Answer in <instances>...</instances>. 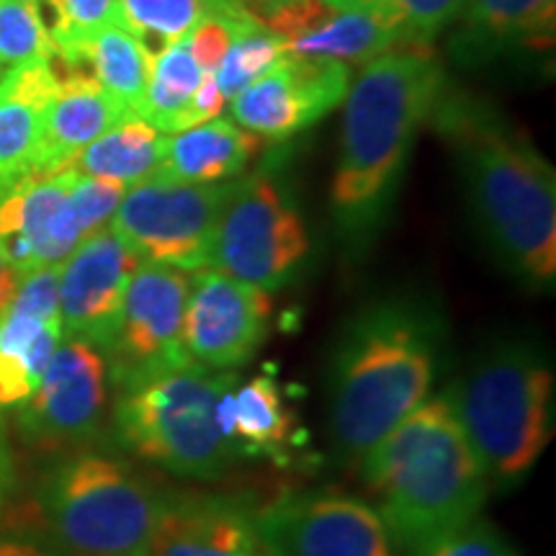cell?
Returning <instances> with one entry per match:
<instances>
[{
  "label": "cell",
  "mask_w": 556,
  "mask_h": 556,
  "mask_svg": "<svg viewBox=\"0 0 556 556\" xmlns=\"http://www.w3.org/2000/svg\"><path fill=\"white\" fill-rule=\"evenodd\" d=\"M18 471H16V456H13L11 446V430L5 409H0V510L9 503L13 492H16Z\"/></svg>",
  "instance_id": "obj_34"
},
{
  "label": "cell",
  "mask_w": 556,
  "mask_h": 556,
  "mask_svg": "<svg viewBox=\"0 0 556 556\" xmlns=\"http://www.w3.org/2000/svg\"><path fill=\"white\" fill-rule=\"evenodd\" d=\"M464 0H379V9L397 26L405 47H430L462 13Z\"/></svg>",
  "instance_id": "obj_32"
},
{
  "label": "cell",
  "mask_w": 556,
  "mask_h": 556,
  "mask_svg": "<svg viewBox=\"0 0 556 556\" xmlns=\"http://www.w3.org/2000/svg\"><path fill=\"white\" fill-rule=\"evenodd\" d=\"M54 70H58L60 88L47 109L45 127H41L37 157H34L37 176L67 170L75 157L103 131H109L127 116H135L119 101L111 99L106 90L83 70H65L58 65Z\"/></svg>",
  "instance_id": "obj_21"
},
{
  "label": "cell",
  "mask_w": 556,
  "mask_h": 556,
  "mask_svg": "<svg viewBox=\"0 0 556 556\" xmlns=\"http://www.w3.org/2000/svg\"><path fill=\"white\" fill-rule=\"evenodd\" d=\"M281 39L287 58L312 62H371L405 50L397 26L377 9H338L328 0H283L258 13Z\"/></svg>",
  "instance_id": "obj_16"
},
{
  "label": "cell",
  "mask_w": 556,
  "mask_h": 556,
  "mask_svg": "<svg viewBox=\"0 0 556 556\" xmlns=\"http://www.w3.org/2000/svg\"><path fill=\"white\" fill-rule=\"evenodd\" d=\"M152 60L155 54L142 41L122 26L111 24L83 41L73 58L54 60V65L88 73L111 99L119 101L129 114L137 116L148 93Z\"/></svg>",
  "instance_id": "obj_25"
},
{
  "label": "cell",
  "mask_w": 556,
  "mask_h": 556,
  "mask_svg": "<svg viewBox=\"0 0 556 556\" xmlns=\"http://www.w3.org/2000/svg\"><path fill=\"white\" fill-rule=\"evenodd\" d=\"M268 556H400L379 510L343 492H291L250 513Z\"/></svg>",
  "instance_id": "obj_10"
},
{
  "label": "cell",
  "mask_w": 556,
  "mask_h": 556,
  "mask_svg": "<svg viewBox=\"0 0 556 556\" xmlns=\"http://www.w3.org/2000/svg\"><path fill=\"white\" fill-rule=\"evenodd\" d=\"M235 384V371H208L197 361L129 381L111 409L116 441L176 477L217 479L238 458L217 420L222 394Z\"/></svg>",
  "instance_id": "obj_6"
},
{
  "label": "cell",
  "mask_w": 556,
  "mask_h": 556,
  "mask_svg": "<svg viewBox=\"0 0 556 556\" xmlns=\"http://www.w3.org/2000/svg\"><path fill=\"white\" fill-rule=\"evenodd\" d=\"M109 394L106 356L83 340L62 338L39 387L16 407V428L37 451L88 446L106 420Z\"/></svg>",
  "instance_id": "obj_11"
},
{
  "label": "cell",
  "mask_w": 556,
  "mask_h": 556,
  "mask_svg": "<svg viewBox=\"0 0 556 556\" xmlns=\"http://www.w3.org/2000/svg\"><path fill=\"white\" fill-rule=\"evenodd\" d=\"M451 52L484 65L513 54H544L554 47L556 0H464Z\"/></svg>",
  "instance_id": "obj_19"
},
{
  "label": "cell",
  "mask_w": 556,
  "mask_h": 556,
  "mask_svg": "<svg viewBox=\"0 0 556 556\" xmlns=\"http://www.w3.org/2000/svg\"><path fill=\"white\" fill-rule=\"evenodd\" d=\"M443 90V67L428 47L379 54L348 88L330 212L351 253H366L387 227L417 131Z\"/></svg>",
  "instance_id": "obj_3"
},
{
  "label": "cell",
  "mask_w": 556,
  "mask_h": 556,
  "mask_svg": "<svg viewBox=\"0 0 556 556\" xmlns=\"http://www.w3.org/2000/svg\"><path fill=\"white\" fill-rule=\"evenodd\" d=\"M191 274L180 268L139 263L124 296L114 338L103 351L111 387L189 364L184 315Z\"/></svg>",
  "instance_id": "obj_12"
},
{
  "label": "cell",
  "mask_w": 556,
  "mask_h": 556,
  "mask_svg": "<svg viewBox=\"0 0 556 556\" xmlns=\"http://www.w3.org/2000/svg\"><path fill=\"white\" fill-rule=\"evenodd\" d=\"M242 3H248V5H250V3H255V0H242Z\"/></svg>",
  "instance_id": "obj_40"
},
{
  "label": "cell",
  "mask_w": 556,
  "mask_h": 556,
  "mask_svg": "<svg viewBox=\"0 0 556 556\" xmlns=\"http://www.w3.org/2000/svg\"><path fill=\"white\" fill-rule=\"evenodd\" d=\"M3 75H5V67H3V65H0V78H3Z\"/></svg>",
  "instance_id": "obj_39"
},
{
  "label": "cell",
  "mask_w": 556,
  "mask_h": 556,
  "mask_svg": "<svg viewBox=\"0 0 556 556\" xmlns=\"http://www.w3.org/2000/svg\"><path fill=\"white\" fill-rule=\"evenodd\" d=\"M443 392L492 490L523 484L554 435L556 377L546 348L500 338L477 351Z\"/></svg>",
  "instance_id": "obj_5"
},
{
  "label": "cell",
  "mask_w": 556,
  "mask_h": 556,
  "mask_svg": "<svg viewBox=\"0 0 556 556\" xmlns=\"http://www.w3.org/2000/svg\"><path fill=\"white\" fill-rule=\"evenodd\" d=\"M165 503L129 458L93 446L54 458L39 484L41 516L73 556H144Z\"/></svg>",
  "instance_id": "obj_7"
},
{
  "label": "cell",
  "mask_w": 556,
  "mask_h": 556,
  "mask_svg": "<svg viewBox=\"0 0 556 556\" xmlns=\"http://www.w3.org/2000/svg\"><path fill=\"white\" fill-rule=\"evenodd\" d=\"M407 556H520L510 539L490 520L477 516L469 523L430 536L407 548Z\"/></svg>",
  "instance_id": "obj_33"
},
{
  "label": "cell",
  "mask_w": 556,
  "mask_h": 556,
  "mask_svg": "<svg viewBox=\"0 0 556 556\" xmlns=\"http://www.w3.org/2000/svg\"><path fill=\"white\" fill-rule=\"evenodd\" d=\"M312 253L307 222L268 170L235 180L214 229L208 268L263 291L289 287Z\"/></svg>",
  "instance_id": "obj_8"
},
{
  "label": "cell",
  "mask_w": 556,
  "mask_h": 556,
  "mask_svg": "<svg viewBox=\"0 0 556 556\" xmlns=\"http://www.w3.org/2000/svg\"><path fill=\"white\" fill-rule=\"evenodd\" d=\"M348 88V65L283 58L229 103L238 127L255 137L283 142L340 106Z\"/></svg>",
  "instance_id": "obj_15"
},
{
  "label": "cell",
  "mask_w": 556,
  "mask_h": 556,
  "mask_svg": "<svg viewBox=\"0 0 556 556\" xmlns=\"http://www.w3.org/2000/svg\"><path fill=\"white\" fill-rule=\"evenodd\" d=\"M232 186L235 180L212 186L186 184L157 170L124 191L109 227L142 263L193 274L208 268L214 229Z\"/></svg>",
  "instance_id": "obj_9"
},
{
  "label": "cell",
  "mask_w": 556,
  "mask_h": 556,
  "mask_svg": "<svg viewBox=\"0 0 556 556\" xmlns=\"http://www.w3.org/2000/svg\"><path fill=\"white\" fill-rule=\"evenodd\" d=\"M446 343V315L420 291H389L345 319L328 368L330 435L340 456L361 462L433 394Z\"/></svg>",
  "instance_id": "obj_2"
},
{
  "label": "cell",
  "mask_w": 556,
  "mask_h": 556,
  "mask_svg": "<svg viewBox=\"0 0 556 556\" xmlns=\"http://www.w3.org/2000/svg\"><path fill=\"white\" fill-rule=\"evenodd\" d=\"M60 343V266L37 268L18 278L0 315V409L31 397Z\"/></svg>",
  "instance_id": "obj_18"
},
{
  "label": "cell",
  "mask_w": 556,
  "mask_h": 556,
  "mask_svg": "<svg viewBox=\"0 0 556 556\" xmlns=\"http://www.w3.org/2000/svg\"><path fill=\"white\" fill-rule=\"evenodd\" d=\"M204 75L208 73L193 60L186 39L160 50L152 60L148 93L137 116L152 124L160 135H178L191 129V106Z\"/></svg>",
  "instance_id": "obj_27"
},
{
  "label": "cell",
  "mask_w": 556,
  "mask_h": 556,
  "mask_svg": "<svg viewBox=\"0 0 556 556\" xmlns=\"http://www.w3.org/2000/svg\"><path fill=\"white\" fill-rule=\"evenodd\" d=\"M54 47L41 0H0V65L52 60Z\"/></svg>",
  "instance_id": "obj_30"
},
{
  "label": "cell",
  "mask_w": 556,
  "mask_h": 556,
  "mask_svg": "<svg viewBox=\"0 0 556 556\" xmlns=\"http://www.w3.org/2000/svg\"><path fill=\"white\" fill-rule=\"evenodd\" d=\"M18 274L16 268L11 266L9 258L3 255V250H0V315H3V309L9 307L13 291H16V283H18Z\"/></svg>",
  "instance_id": "obj_36"
},
{
  "label": "cell",
  "mask_w": 556,
  "mask_h": 556,
  "mask_svg": "<svg viewBox=\"0 0 556 556\" xmlns=\"http://www.w3.org/2000/svg\"><path fill=\"white\" fill-rule=\"evenodd\" d=\"M0 556H58V552L29 533L0 531Z\"/></svg>",
  "instance_id": "obj_35"
},
{
  "label": "cell",
  "mask_w": 556,
  "mask_h": 556,
  "mask_svg": "<svg viewBox=\"0 0 556 556\" xmlns=\"http://www.w3.org/2000/svg\"><path fill=\"white\" fill-rule=\"evenodd\" d=\"M73 176V168L31 176L0 199V250L18 276L60 266L90 238L70 199Z\"/></svg>",
  "instance_id": "obj_17"
},
{
  "label": "cell",
  "mask_w": 556,
  "mask_h": 556,
  "mask_svg": "<svg viewBox=\"0 0 556 556\" xmlns=\"http://www.w3.org/2000/svg\"><path fill=\"white\" fill-rule=\"evenodd\" d=\"M50 13V39L54 60H67L86 39L103 26L116 24V0H41Z\"/></svg>",
  "instance_id": "obj_31"
},
{
  "label": "cell",
  "mask_w": 556,
  "mask_h": 556,
  "mask_svg": "<svg viewBox=\"0 0 556 556\" xmlns=\"http://www.w3.org/2000/svg\"><path fill=\"white\" fill-rule=\"evenodd\" d=\"M222 435L238 454L281 456L294 438V413L274 377L261 374L222 394L217 407Z\"/></svg>",
  "instance_id": "obj_24"
},
{
  "label": "cell",
  "mask_w": 556,
  "mask_h": 556,
  "mask_svg": "<svg viewBox=\"0 0 556 556\" xmlns=\"http://www.w3.org/2000/svg\"><path fill=\"white\" fill-rule=\"evenodd\" d=\"M448 142L484 245L528 289L556 283V176L495 103L443 90L430 119Z\"/></svg>",
  "instance_id": "obj_1"
},
{
  "label": "cell",
  "mask_w": 556,
  "mask_h": 556,
  "mask_svg": "<svg viewBox=\"0 0 556 556\" xmlns=\"http://www.w3.org/2000/svg\"><path fill=\"white\" fill-rule=\"evenodd\" d=\"M255 3H258L261 9L266 11V9H270V5H276V3H283V0H255Z\"/></svg>",
  "instance_id": "obj_38"
},
{
  "label": "cell",
  "mask_w": 556,
  "mask_h": 556,
  "mask_svg": "<svg viewBox=\"0 0 556 556\" xmlns=\"http://www.w3.org/2000/svg\"><path fill=\"white\" fill-rule=\"evenodd\" d=\"M258 152L261 137L217 116L165 139L160 173L186 184H227L238 180Z\"/></svg>",
  "instance_id": "obj_23"
},
{
  "label": "cell",
  "mask_w": 556,
  "mask_h": 556,
  "mask_svg": "<svg viewBox=\"0 0 556 556\" xmlns=\"http://www.w3.org/2000/svg\"><path fill=\"white\" fill-rule=\"evenodd\" d=\"M139 263L135 250L111 227L83 240L60 263L62 338L106 351Z\"/></svg>",
  "instance_id": "obj_14"
},
{
  "label": "cell",
  "mask_w": 556,
  "mask_h": 556,
  "mask_svg": "<svg viewBox=\"0 0 556 556\" xmlns=\"http://www.w3.org/2000/svg\"><path fill=\"white\" fill-rule=\"evenodd\" d=\"M144 556H268L250 513L212 495L168 497Z\"/></svg>",
  "instance_id": "obj_20"
},
{
  "label": "cell",
  "mask_w": 556,
  "mask_h": 556,
  "mask_svg": "<svg viewBox=\"0 0 556 556\" xmlns=\"http://www.w3.org/2000/svg\"><path fill=\"white\" fill-rule=\"evenodd\" d=\"M238 3L240 0H116V26L157 54L184 39L204 18Z\"/></svg>",
  "instance_id": "obj_28"
},
{
  "label": "cell",
  "mask_w": 556,
  "mask_h": 556,
  "mask_svg": "<svg viewBox=\"0 0 556 556\" xmlns=\"http://www.w3.org/2000/svg\"><path fill=\"white\" fill-rule=\"evenodd\" d=\"M165 139L160 131L139 116H127L114 124L109 131L90 142L86 150L70 165L80 176L111 180L124 189L139 184V180L155 176L163 165Z\"/></svg>",
  "instance_id": "obj_26"
},
{
  "label": "cell",
  "mask_w": 556,
  "mask_h": 556,
  "mask_svg": "<svg viewBox=\"0 0 556 556\" xmlns=\"http://www.w3.org/2000/svg\"><path fill=\"white\" fill-rule=\"evenodd\" d=\"M268 330V291L217 268L193 270L184 315V343L191 361L208 371H238L266 343Z\"/></svg>",
  "instance_id": "obj_13"
},
{
  "label": "cell",
  "mask_w": 556,
  "mask_h": 556,
  "mask_svg": "<svg viewBox=\"0 0 556 556\" xmlns=\"http://www.w3.org/2000/svg\"><path fill=\"white\" fill-rule=\"evenodd\" d=\"M328 3L338 5V9H379V0H328Z\"/></svg>",
  "instance_id": "obj_37"
},
{
  "label": "cell",
  "mask_w": 556,
  "mask_h": 556,
  "mask_svg": "<svg viewBox=\"0 0 556 556\" xmlns=\"http://www.w3.org/2000/svg\"><path fill=\"white\" fill-rule=\"evenodd\" d=\"M400 548L475 520L492 486L446 392L430 394L358 462Z\"/></svg>",
  "instance_id": "obj_4"
},
{
  "label": "cell",
  "mask_w": 556,
  "mask_h": 556,
  "mask_svg": "<svg viewBox=\"0 0 556 556\" xmlns=\"http://www.w3.org/2000/svg\"><path fill=\"white\" fill-rule=\"evenodd\" d=\"M283 58H287V50H283L281 39L274 31H268L261 18L240 29L235 34L225 60L219 62L217 75H214L225 101L238 99L242 90L263 78Z\"/></svg>",
  "instance_id": "obj_29"
},
{
  "label": "cell",
  "mask_w": 556,
  "mask_h": 556,
  "mask_svg": "<svg viewBox=\"0 0 556 556\" xmlns=\"http://www.w3.org/2000/svg\"><path fill=\"white\" fill-rule=\"evenodd\" d=\"M60 88L52 60H31L0 78V199L21 180L37 176L41 127Z\"/></svg>",
  "instance_id": "obj_22"
}]
</instances>
